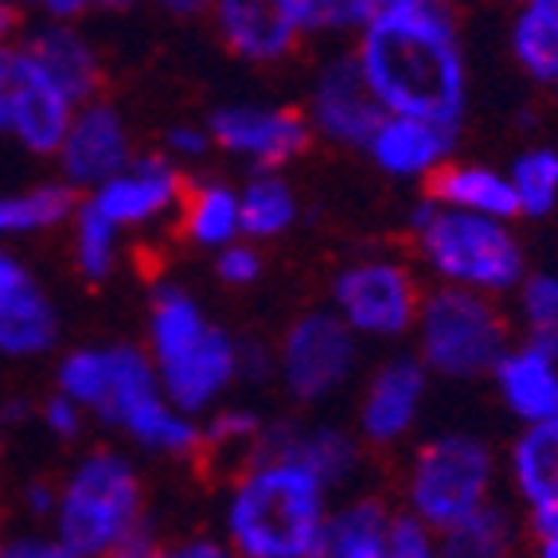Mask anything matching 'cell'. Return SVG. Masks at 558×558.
<instances>
[{
	"mask_svg": "<svg viewBox=\"0 0 558 558\" xmlns=\"http://www.w3.org/2000/svg\"><path fill=\"white\" fill-rule=\"evenodd\" d=\"M266 422L258 418V410L251 407H219L199 422V449L215 453L219 461H231L234 473L242 465H251L254 453L262 446Z\"/></svg>",
	"mask_w": 558,
	"mask_h": 558,
	"instance_id": "30",
	"label": "cell"
},
{
	"mask_svg": "<svg viewBox=\"0 0 558 558\" xmlns=\"http://www.w3.org/2000/svg\"><path fill=\"white\" fill-rule=\"evenodd\" d=\"M215 149L251 160L258 172H281L289 160H298L313 141V130L301 110L262 102H231L207 118Z\"/></svg>",
	"mask_w": 558,
	"mask_h": 558,
	"instance_id": "11",
	"label": "cell"
},
{
	"mask_svg": "<svg viewBox=\"0 0 558 558\" xmlns=\"http://www.w3.org/2000/svg\"><path fill=\"white\" fill-rule=\"evenodd\" d=\"M387 118L375 102V94L367 90L360 75V63L355 56H340L325 66L308 90L305 121L308 130L320 133L332 145H344V149H367L375 125Z\"/></svg>",
	"mask_w": 558,
	"mask_h": 558,
	"instance_id": "15",
	"label": "cell"
},
{
	"mask_svg": "<svg viewBox=\"0 0 558 558\" xmlns=\"http://www.w3.org/2000/svg\"><path fill=\"white\" fill-rule=\"evenodd\" d=\"M410 231L426 270L446 289H469L496 301L500 293L520 289L527 278V262L512 223L449 211L426 196L410 215Z\"/></svg>",
	"mask_w": 558,
	"mask_h": 558,
	"instance_id": "6",
	"label": "cell"
},
{
	"mask_svg": "<svg viewBox=\"0 0 558 558\" xmlns=\"http://www.w3.org/2000/svg\"><path fill=\"white\" fill-rule=\"evenodd\" d=\"M59 344V308L36 274L0 246V355L32 360Z\"/></svg>",
	"mask_w": 558,
	"mask_h": 558,
	"instance_id": "16",
	"label": "cell"
},
{
	"mask_svg": "<svg viewBox=\"0 0 558 558\" xmlns=\"http://www.w3.org/2000/svg\"><path fill=\"white\" fill-rule=\"evenodd\" d=\"M355 360H360V348L344 320L336 317L332 308H313L286 328L278 352H274V375L281 379L289 399L317 407L336 391H344V383L355 372Z\"/></svg>",
	"mask_w": 558,
	"mask_h": 558,
	"instance_id": "10",
	"label": "cell"
},
{
	"mask_svg": "<svg viewBox=\"0 0 558 558\" xmlns=\"http://www.w3.org/2000/svg\"><path fill=\"white\" fill-rule=\"evenodd\" d=\"M493 387L504 410L527 426L558 422V360L531 344H512L493 367Z\"/></svg>",
	"mask_w": 558,
	"mask_h": 558,
	"instance_id": "21",
	"label": "cell"
},
{
	"mask_svg": "<svg viewBox=\"0 0 558 558\" xmlns=\"http://www.w3.org/2000/svg\"><path fill=\"white\" fill-rule=\"evenodd\" d=\"M426 391L429 372L418 363V355H387L363 383L360 407H355V438L375 449L407 441L422 418Z\"/></svg>",
	"mask_w": 558,
	"mask_h": 558,
	"instance_id": "13",
	"label": "cell"
},
{
	"mask_svg": "<svg viewBox=\"0 0 558 558\" xmlns=\"http://www.w3.org/2000/svg\"><path fill=\"white\" fill-rule=\"evenodd\" d=\"M520 293L523 344L558 360V274H527Z\"/></svg>",
	"mask_w": 558,
	"mask_h": 558,
	"instance_id": "31",
	"label": "cell"
},
{
	"mask_svg": "<svg viewBox=\"0 0 558 558\" xmlns=\"http://www.w3.org/2000/svg\"><path fill=\"white\" fill-rule=\"evenodd\" d=\"M211 149L215 145H211L207 125H172V130L165 133V157L172 160V165H180V160H204Z\"/></svg>",
	"mask_w": 558,
	"mask_h": 558,
	"instance_id": "39",
	"label": "cell"
},
{
	"mask_svg": "<svg viewBox=\"0 0 558 558\" xmlns=\"http://www.w3.org/2000/svg\"><path fill=\"white\" fill-rule=\"evenodd\" d=\"M145 527V484L130 457L90 449L59 481L51 535L78 558H110Z\"/></svg>",
	"mask_w": 558,
	"mask_h": 558,
	"instance_id": "5",
	"label": "cell"
},
{
	"mask_svg": "<svg viewBox=\"0 0 558 558\" xmlns=\"http://www.w3.org/2000/svg\"><path fill=\"white\" fill-rule=\"evenodd\" d=\"M24 51L39 66V75L56 86L59 94H66L75 106L94 102V90H98V78H102V63H98L94 44L75 24H44L39 20L32 36L24 39Z\"/></svg>",
	"mask_w": 558,
	"mask_h": 558,
	"instance_id": "22",
	"label": "cell"
},
{
	"mask_svg": "<svg viewBox=\"0 0 558 558\" xmlns=\"http://www.w3.org/2000/svg\"><path fill=\"white\" fill-rule=\"evenodd\" d=\"M211 16L219 39L246 63H278L301 39L286 0H223Z\"/></svg>",
	"mask_w": 558,
	"mask_h": 558,
	"instance_id": "20",
	"label": "cell"
},
{
	"mask_svg": "<svg viewBox=\"0 0 558 558\" xmlns=\"http://www.w3.org/2000/svg\"><path fill=\"white\" fill-rule=\"evenodd\" d=\"M298 36H325V32H355L372 20L375 0H286Z\"/></svg>",
	"mask_w": 558,
	"mask_h": 558,
	"instance_id": "33",
	"label": "cell"
},
{
	"mask_svg": "<svg viewBox=\"0 0 558 558\" xmlns=\"http://www.w3.org/2000/svg\"><path fill=\"white\" fill-rule=\"evenodd\" d=\"M187 196L184 168L172 165L165 153L157 157H133L118 177L94 187L83 199L90 211H98L113 231H141L153 227L168 215H177Z\"/></svg>",
	"mask_w": 558,
	"mask_h": 558,
	"instance_id": "12",
	"label": "cell"
},
{
	"mask_svg": "<svg viewBox=\"0 0 558 558\" xmlns=\"http://www.w3.org/2000/svg\"><path fill=\"white\" fill-rule=\"evenodd\" d=\"M258 453L293 457L298 465H305L308 473L325 484L328 493L352 481L355 469H360V438H355L352 429L336 426V422H308V426L274 422L262 434Z\"/></svg>",
	"mask_w": 558,
	"mask_h": 558,
	"instance_id": "18",
	"label": "cell"
},
{
	"mask_svg": "<svg viewBox=\"0 0 558 558\" xmlns=\"http://www.w3.org/2000/svg\"><path fill=\"white\" fill-rule=\"evenodd\" d=\"M118 231L106 223L102 215L90 211L86 204H78L75 211V262L78 274L86 281H106L118 266Z\"/></svg>",
	"mask_w": 558,
	"mask_h": 558,
	"instance_id": "34",
	"label": "cell"
},
{
	"mask_svg": "<svg viewBox=\"0 0 558 558\" xmlns=\"http://www.w3.org/2000/svg\"><path fill=\"white\" fill-rule=\"evenodd\" d=\"M16 28H20V12L12 9V4H4V0H0V47H9V44H12Z\"/></svg>",
	"mask_w": 558,
	"mask_h": 558,
	"instance_id": "46",
	"label": "cell"
},
{
	"mask_svg": "<svg viewBox=\"0 0 558 558\" xmlns=\"http://www.w3.org/2000/svg\"><path fill=\"white\" fill-rule=\"evenodd\" d=\"M418 363L441 379H481L493 375L500 355L512 348V325L493 298L446 289L422 293L418 320H414Z\"/></svg>",
	"mask_w": 558,
	"mask_h": 558,
	"instance_id": "7",
	"label": "cell"
},
{
	"mask_svg": "<svg viewBox=\"0 0 558 558\" xmlns=\"http://www.w3.org/2000/svg\"><path fill=\"white\" fill-rule=\"evenodd\" d=\"M149 348L145 355L157 367L160 391L187 418L223 407V395L239 379V340L227 328L211 325L187 289L157 286L149 301Z\"/></svg>",
	"mask_w": 558,
	"mask_h": 558,
	"instance_id": "4",
	"label": "cell"
},
{
	"mask_svg": "<svg viewBox=\"0 0 558 558\" xmlns=\"http://www.w3.org/2000/svg\"><path fill=\"white\" fill-rule=\"evenodd\" d=\"M180 227H184L187 242L199 251H227L231 242L242 239L239 187H227L219 180L187 187L184 204H180Z\"/></svg>",
	"mask_w": 558,
	"mask_h": 558,
	"instance_id": "25",
	"label": "cell"
},
{
	"mask_svg": "<svg viewBox=\"0 0 558 558\" xmlns=\"http://www.w3.org/2000/svg\"><path fill=\"white\" fill-rule=\"evenodd\" d=\"M39 422H44V429L51 434V438L59 441H71L83 434L86 426V410H78L71 399H63V395H51V399L39 407Z\"/></svg>",
	"mask_w": 558,
	"mask_h": 558,
	"instance_id": "38",
	"label": "cell"
},
{
	"mask_svg": "<svg viewBox=\"0 0 558 558\" xmlns=\"http://www.w3.org/2000/svg\"><path fill=\"white\" fill-rule=\"evenodd\" d=\"M0 558H78L56 535H12L0 543Z\"/></svg>",
	"mask_w": 558,
	"mask_h": 558,
	"instance_id": "40",
	"label": "cell"
},
{
	"mask_svg": "<svg viewBox=\"0 0 558 558\" xmlns=\"http://www.w3.org/2000/svg\"><path fill=\"white\" fill-rule=\"evenodd\" d=\"M78 196L59 180V184H36L24 192H0V242L20 239V234H39L51 227L75 219Z\"/></svg>",
	"mask_w": 558,
	"mask_h": 558,
	"instance_id": "28",
	"label": "cell"
},
{
	"mask_svg": "<svg viewBox=\"0 0 558 558\" xmlns=\"http://www.w3.org/2000/svg\"><path fill=\"white\" fill-rule=\"evenodd\" d=\"M512 56L527 78L558 86V0H531L515 12Z\"/></svg>",
	"mask_w": 558,
	"mask_h": 558,
	"instance_id": "26",
	"label": "cell"
},
{
	"mask_svg": "<svg viewBox=\"0 0 558 558\" xmlns=\"http://www.w3.org/2000/svg\"><path fill=\"white\" fill-rule=\"evenodd\" d=\"M429 199L438 207H449V211L481 215V219H496V223H512L520 215L508 172L473 165V160H449L438 177L429 180Z\"/></svg>",
	"mask_w": 558,
	"mask_h": 558,
	"instance_id": "23",
	"label": "cell"
},
{
	"mask_svg": "<svg viewBox=\"0 0 558 558\" xmlns=\"http://www.w3.org/2000/svg\"><path fill=\"white\" fill-rule=\"evenodd\" d=\"M535 558H558V535H547V539H539V550H535Z\"/></svg>",
	"mask_w": 558,
	"mask_h": 558,
	"instance_id": "47",
	"label": "cell"
},
{
	"mask_svg": "<svg viewBox=\"0 0 558 558\" xmlns=\"http://www.w3.org/2000/svg\"><path fill=\"white\" fill-rule=\"evenodd\" d=\"M86 9L90 4H83V0H47V4H39V16H44V24H75V16H83Z\"/></svg>",
	"mask_w": 558,
	"mask_h": 558,
	"instance_id": "44",
	"label": "cell"
},
{
	"mask_svg": "<svg viewBox=\"0 0 558 558\" xmlns=\"http://www.w3.org/2000/svg\"><path fill=\"white\" fill-rule=\"evenodd\" d=\"M395 512L375 496H352L332 508L308 558H387Z\"/></svg>",
	"mask_w": 558,
	"mask_h": 558,
	"instance_id": "24",
	"label": "cell"
},
{
	"mask_svg": "<svg viewBox=\"0 0 558 558\" xmlns=\"http://www.w3.org/2000/svg\"><path fill=\"white\" fill-rule=\"evenodd\" d=\"M508 481L527 527L539 539L558 535V422L520 429L508 453Z\"/></svg>",
	"mask_w": 558,
	"mask_h": 558,
	"instance_id": "17",
	"label": "cell"
},
{
	"mask_svg": "<svg viewBox=\"0 0 558 558\" xmlns=\"http://www.w3.org/2000/svg\"><path fill=\"white\" fill-rule=\"evenodd\" d=\"M355 63L387 118L457 130L469 110V59L438 0H375L355 36Z\"/></svg>",
	"mask_w": 558,
	"mask_h": 558,
	"instance_id": "1",
	"label": "cell"
},
{
	"mask_svg": "<svg viewBox=\"0 0 558 558\" xmlns=\"http://www.w3.org/2000/svg\"><path fill=\"white\" fill-rule=\"evenodd\" d=\"M422 289L395 258H360L336 274L332 313L355 340H399L414 332Z\"/></svg>",
	"mask_w": 558,
	"mask_h": 558,
	"instance_id": "9",
	"label": "cell"
},
{
	"mask_svg": "<svg viewBox=\"0 0 558 558\" xmlns=\"http://www.w3.org/2000/svg\"><path fill=\"white\" fill-rule=\"evenodd\" d=\"M496 488V453L493 446L465 429H449L418 446L410 457L407 484V515L426 531L441 535L453 523L469 520L473 512L493 504Z\"/></svg>",
	"mask_w": 558,
	"mask_h": 558,
	"instance_id": "8",
	"label": "cell"
},
{
	"mask_svg": "<svg viewBox=\"0 0 558 558\" xmlns=\"http://www.w3.org/2000/svg\"><path fill=\"white\" fill-rule=\"evenodd\" d=\"M457 130H441L418 118H383L367 141V157L399 180H434L453 157Z\"/></svg>",
	"mask_w": 558,
	"mask_h": 558,
	"instance_id": "19",
	"label": "cell"
},
{
	"mask_svg": "<svg viewBox=\"0 0 558 558\" xmlns=\"http://www.w3.org/2000/svg\"><path fill=\"white\" fill-rule=\"evenodd\" d=\"M520 543V523L504 504H488L469 520L453 523L438 535L441 558H512Z\"/></svg>",
	"mask_w": 558,
	"mask_h": 558,
	"instance_id": "29",
	"label": "cell"
},
{
	"mask_svg": "<svg viewBox=\"0 0 558 558\" xmlns=\"http://www.w3.org/2000/svg\"><path fill=\"white\" fill-rule=\"evenodd\" d=\"M160 558H234V555L223 539L192 535V539H180V543H172V547H165V555Z\"/></svg>",
	"mask_w": 558,
	"mask_h": 558,
	"instance_id": "41",
	"label": "cell"
},
{
	"mask_svg": "<svg viewBox=\"0 0 558 558\" xmlns=\"http://www.w3.org/2000/svg\"><path fill=\"white\" fill-rule=\"evenodd\" d=\"M387 558H441L438 555V535L422 527L418 520H410L407 512L395 515L391 543H387Z\"/></svg>",
	"mask_w": 558,
	"mask_h": 558,
	"instance_id": "37",
	"label": "cell"
},
{
	"mask_svg": "<svg viewBox=\"0 0 558 558\" xmlns=\"http://www.w3.org/2000/svg\"><path fill=\"white\" fill-rule=\"evenodd\" d=\"M555 90H558V86H555Z\"/></svg>",
	"mask_w": 558,
	"mask_h": 558,
	"instance_id": "48",
	"label": "cell"
},
{
	"mask_svg": "<svg viewBox=\"0 0 558 558\" xmlns=\"http://www.w3.org/2000/svg\"><path fill=\"white\" fill-rule=\"evenodd\" d=\"M215 274H219V281L223 286H251V281L262 278V254L254 242L239 239L231 242L227 251L215 254Z\"/></svg>",
	"mask_w": 558,
	"mask_h": 558,
	"instance_id": "36",
	"label": "cell"
},
{
	"mask_svg": "<svg viewBox=\"0 0 558 558\" xmlns=\"http://www.w3.org/2000/svg\"><path fill=\"white\" fill-rule=\"evenodd\" d=\"M328 512V488L305 465L258 453L231 481L223 543L234 558H308Z\"/></svg>",
	"mask_w": 558,
	"mask_h": 558,
	"instance_id": "3",
	"label": "cell"
},
{
	"mask_svg": "<svg viewBox=\"0 0 558 558\" xmlns=\"http://www.w3.org/2000/svg\"><path fill=\"white\" fill-rule=\"evenodd\" d=\"M59 177L71 192H86L102 187L113 180L121 168L133 160V133L110 102H86L75 110V121L63 137V149L56 153Z\"/></svg>",
	"mask_w": 558,
	"mask_h": 558,
	"instance_id": "14",
	"label": "cell"
},
{
	"mask_svg": "<svg viewBox=\"0 0 558 558\" xmlns=\"http://www.w3.org/2000/svg\"><path fill=\"white\" fill-rule=\"evenodd\" d=\"M28 414H32L28 402H20V399L4 402V407H0V441H4V434H9V429H16L20 422L28 418Z\"/></svg>",
	"mask_w": 558,
	"mask_h": 558,
	"instance_id": "45",
	"label": "cell"
},
{
	"mask_svg": "<svg viewBox=\"0 0 558 558\" xmlns=\"http://www.w3.org/2000/svg\"><path fill=\"white\" fill-rule=\"evenodd\" d=\"M56 395L71 399L86 418H98L145 453L192 457L199 453V422L168 402L157 367L145 348L90 344L71 348L56 367Z\"/></svg>",
	"mask_w": 558,
	"mask_h": 558,
	"instance_id": "2",
	"label": "cell"
},
{
	"mask_svg": "<svg viewBox=\"0 0 558 558\" xmlns=\"http://www.w3.org/2000/svg\"><path fill=\"white\" fill-rule=\"evenodd\" d=\"M56 500H59V484H47V481H32L24 488V508H28L36 520H47L56 515Z\"/></svg>",
	"mask_w": 558,
	"mask_h": 558,
	"instance_id": "42",
	"label": "cell"
},
{
	"mask_svg": "<svg viewBox=\"0 0 558 558\" xmlns=\"http://www.w3.org/2000/svg\"><path fill=\"white\" fill-rule=\"evenodd\" d=\"M239 207H242V239L246 242H266L286 234L298 223V192L289 187L281 172H254L246 184L239 187Z\"/></svg>",
	"mask_w": 558,
	"mask_h": 558,
	"instance_id": "27",
	"label": "cell"
},
{
	"mask_svg": "<svg viewBox=\"0 0 558 558\" xmlns=\"http://www.w3.org/2000/svg\"><path fill=\"white\" fill-rule=\"evenodd\" d=\"M508 180H512L520 215L543 219V215H550L558 204V153L547 149V145L527 149L508 168Z\"/></svg>",
	"mask_w": 558,
	"mask_h": 558,
	"instance_id": "32",
	"label": "cell"
},
{
	"mask_svg": "<svg viewBox=\"0 0 558 558\" xmlns=\"http://www.w3.org/2000/svg\"><path fill=\"white\" fill-rule=\"evenodd\" d=\"M160 555H165V543H160L157 535L149 531V523H145V527H141L133 539L121 543V547L113 550L110 558H160Z\"/></svg>",
	"mask_w": 558,
	"mask_h": 558,
	"instance_id": "43",
	"label": "cell"
},
{
	"mask_svg": "<svg viewBox=\"0 0 558 558\" xmlns=\"http://www.w3.org/2000/svg\"><path fill=\"white\" fill-rule=\"evenodd\" d=\"M32 83H36V63L24 44L0 47V133H12Z\"/></svg>",
	"mask_w": 558,
	"mask_h": 558,
	"instance_id": "35",
	"label": "cell"
}]
</instances>
